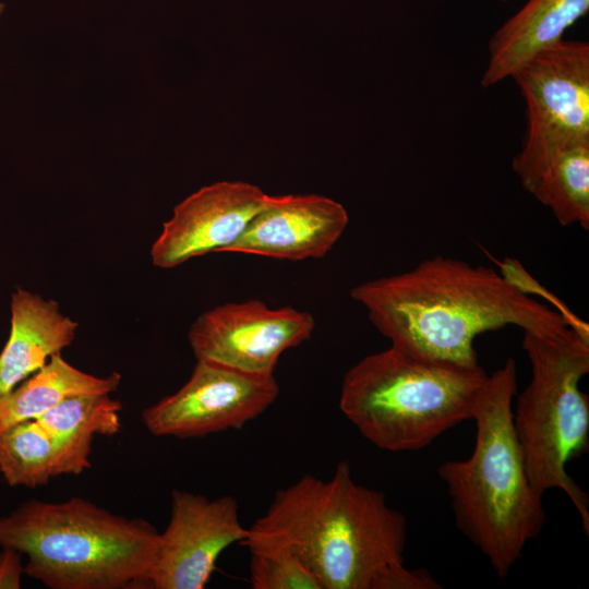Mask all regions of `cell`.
<instances>
[{
  "instance_id": "obj_21",
  "label": "cell",
  "mask_w": 589,
  "mask_h": 589,
  "mask_svg": "<svg viewBox=\"0 0 589 589\" xmlns=\"http://www.w3.org/2000/svg\"><path fill=\"white\" fill-rule=\"evenodd\" d=\"M2 9H3V5H2V3L0 2V12L2 11Z\"/></svg>"
},
{
  "instance_id": "obj_8",
  "label": "cell",
  "mask_w": 589,
  "mask_h": 589,
  "mask_svg": "<svg viewBox=\"0 0 589 589\" xmlns=\"http://www.w3.org/2000/svg\"><path fill=\"white\" fill-rule=\"evenodd\" d=\"M314 328L309 312L249 300L202 313L190 326L188 339L196 360L272 376L280 356L308 340Z\"/></svg>"
},
{
  "instance_id": "obj_19",
  "label": "cell",
  "mask_w": 589,
  "mask_h": 589,
  "mask_svg": "<svg viewBox=\"0 0 589 589\" xmlns=\"http://www.w3.org/2000/svg\"><path fill=\"white\" fill-rule=\"evenodd\" d=\"M250 558L253 589H321L312 572L290 551H250Z\"/></svg>"
},
{
  "instance_id": "obj_9",
  "label": "cell",
  "mask_w": 589,
  "mask_h": 589,
  "mask_svg": "<svg viewBox=\"0 0 589 589\" xmlns=\"http://www.w3.org/2000/svg\"><path fill=\"white\" fill-rule=\"evenodd\" d=\"M247 536L248 528L240 521L233 496L209 500L173 490L169 522L159 532L147 585L155 589H203L220 554Z\"/></svg>"
},
{
  "instance_id": "obj_7",
  "label": "cell",
  "mask_w": 589,
  "mask_h": 589,
  "mask_svg": "<svg viewBox=\"0 0 589 589\" xmlns=\"http://www.w3.org/2000/svg\"><path fill=\"white\" fill-rule=\"evenodd\" d=\"M278 394L274 375H253L196 360L188 382L144 409L142 421L155 436L202 437L243 428L263 413Z\"/></svg>"
},
{
  "instance_id": "obj_15",
  "label": "cell",
  "mask_w": 589,
  "mask_h": 589,
  "mask_svg": "<svg viewBox=\"0 0 589 589\" xmlns=\"http://www.w3.org/2000/svg\"><path fill=\"white\" fill-rule=\"evenodd\" d=\"M588 10L589 0H528L491 36L481 86L510 79L532 56L563 39Z\"/></svg>"
},
{
  "instance_id": "obj_14",
  "label": "cell",
  "mask_w": 589,
  "mask_h": 589,
  "mask_svg": "<svg viewBox=\"0 0 589 589\" xmlns=\"http://www.w3.org/2000/svg\"><path fill=\"white\" fill-rule=\"evenodd\" d=\"M77 326L60 312L58 302L17 288L11 296L10 335L0 352V395L70 346Z\"/></svg>"
},
{
  "instance_id": "obj_20",
  "label": "cell",
  "mask_w": 589,
  "mask_h": 589,
  "mask_svg": "<svg viewBox=\"0 0 589 589\" xmlns=\"http://www.w3.org/2000/svg\"><path fill=\"white\" fill-rule=\"evenodd\" d=\"M24 567L21 553L10 548H2L0 553V589H17Z\"/></svg>"
},
{
  "instance_id": "obj_3",
  "label": "cell",
  "mask_w": 589,
  "mask_h": 589,
  "mask_svg": "<svg viewBox=\"0 0 589 589\" xmlns=\"http://www.w3.org/2000/svg\"><path fill=\"white\" fill-rule=\"evenodd\" d=\"M517 392L514 359L488 378L474 406L476 443L465 460L443 462L437 474L446 484L461 533L503 578L529 540L541 532L545 512L532 488L513 426Z\"/></svg>"
},
{
  "instance_id": "obj_11",
  "label": "cell",
  "mask_w": 589,
  "mask_h": 589,
  "mask_svg": "<svg viewBox=\"0 0 589 589\" xmlns=\"http://www.w3.org/2000/svg\"><path fill=\"white\" fill-rule=\"evenodd\" d=\"M526 103V134L589 136V44L561 39L510 77Z\"/></svg>"
},
{
  "instance_id": "obj_2",
  "label": "cell",
  "mask_w": 589,
  "mask_h": 589,
  "mask_svg": "<svg viewBox=\"0 0 589 589\" xmlns=\"http://www.w3.org/2000/svg\"><path fill=\"white\" fill-rule=\"evenodd\" d=\"M350 296L390 345L414 356L478 365V335L515 325L524 330L584 326L529 296L491 267L435 256L410 271L354 286Z\"/></svg>"
},
{
  "instance_id": "obj_16",
  "label": "cell",
  "mask_w": 589,
  "mask_h": 589,
  "mask_svg": "<svg viewBox=\"0 0 589 589\" xmlns=\"http://www.w3.org/2000/svg\"><path fill=\"white\" fill-rule=\"evenodd\" d=\"M121 410V402L109 394L80 395L38 417L53 445L56 476L80 474L88 469L93 440L120 432Z\"/></svg>"
},
{
  "instance_id": "obj_4",
  "label": "cell",
  "mask_w": 589,
  "mask_h": 589,
  "mask_svg": "<svg viewBox=\"0 0 589 589\" xmlns=\"http://www.w3.org/2000/svg\"><path fill=\"white\" fill-rule=\"evenodd\" d=\"M159 532L83 498L28 501L0 517V546L25 554L24 573L51 589L147 585Z\"/></svg>"
},
{
  "instance_id": "obj_12",
  "label": "cell",
  "mask_w": 589,
  "mask_h": 589,
  "mask_svg": "<svg viewBox=\"0 0 589 589\" xmlns=\"http://www.w3.org/2000/svg\"><path fill=\"white\" fill-rule=\"evenodd\" d=\"M348 213L323 195H267L264 207L225 252L280 260L323 257L348 225Z\"/></svg>"
},
{
  "instance_id": "obj_10",
  "label": "cell",
  "mask_w": 589,
  "mask_h": 589,
  "mask_svg": "<svg viewBox=\"0 0 589 589\" xmlns=\"http://www.w3.org/2000/svg\"><path fill=\"white\" fill-rule=\"evenodd\" d=\"M267 194L243 181H220L203 187L173 209L172 217L151 249L160 268L176 267L192 257L225 252L264 207Z\"/></svg>"
},
{
  "instance_id": "obj_6",
  "label": "cell",
  "mask_w": 589,
  "mask_h": 589,
  "mask_svg": "<svg viewBox=\"0 0 589 589\" xmlns=\"http://www.w3.org/2000/svg\"><path fill=\"white\" fill-rule=\"evenodd\" d=\"M522 348L531 378L513 407V426L530 483L541 496L562 490L588 536L589 497L566 469L589 444V398L579 388L589 372L588 327L524 330Z\"/></svg>"
},
{
  "instance_id": "obj_18",
  "label": "cell",
  "mask_w": 589,
  "mask_h": 589,
  "mask_svg": "<svg viewBox=\"0 0 589 589\" xmlns=\"http://www.w3.org/2000/svg\"><path fill=\"white\" fill-rule=\"evenodd\" d=\"M0 473L11 486L36 488L56 476L51 438L37 419L0 433Z\"/></svg>"
},
{
  "instance_id": "obj_17",
  "label": "cell",
  "mask_w": 589,
  "mask_h": 589,
  "mask_svg": "<svg viewBox=\"0 0 589 589\" xmlns=\"http://www.w3.org/2000/svg\"><path fill=\"white\" fill-rule=\"evenodd\" d=\"M121 375L88 374L52 354L38 371L0 395V433L22 421L37 419L62 400L80 395H104L116 390Z\"/></svg>"
},
{
  "instance_id": "obj_5",
  "label": "cell",
  "mask_w": 589,
  "mask_h": 589,
  "mask_svg": "<svg viewBox=\"0 0 589 589\" xmlns=\"http://www.w3.org/2000/svg\"><path fill=\"white\" fill-rule=\"evenodd\" d=\"M486 378L480 364L429 360L390 345L347 371L339 407L376 447L418 450L472 419Z\"/></svg>"
},
{
  "instance_id": "obj_13",
  "label": "cell",
  "mask_w": 589,
  "mask_h": 589,
  "mask_svg": "<svg viewBox=\"0 0 589 589\" xmlns=\"http://www.w3.org/2000/svg\"><path fill=\"white\" fill-rule=\"evenodd\" d=\"M513 170L562 226L589 228V136L525 135Z\"/></svg>"
},
{
  "instance_id": "obj_1",
  "label": "cell",
  "mask_w": 589,
  "mask_h": 589,
  "mask_svg": "<svg viewBox=\"0 0 589 589\" xmlns=\"http://www.w3.org/2000/svg\"><path fill=\"white\" fill-rule=\"evenodd\" d=\"M406 541L405 516L340 461L330 479L304 474L278 490L241 544L292 552L321 589L441 588L426 570L406 567Z\"/></svg>"
}]
</instances>
